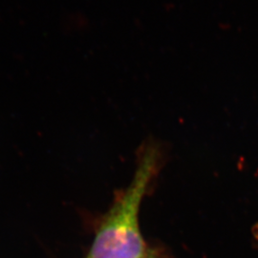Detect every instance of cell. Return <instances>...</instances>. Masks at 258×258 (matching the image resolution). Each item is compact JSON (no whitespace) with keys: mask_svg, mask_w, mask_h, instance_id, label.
Returning a JSON list of instances; mask_svg holds the SVG:
<instances>
[{"mask_svg":"<svg viewBox=\"0 0 258 258\" xmlns=\"http://www.w3.org/2000/svg\"><path fill=\"white\" fill-rule=\"evenodd\" d=\"M158 170V155L145 149L128 186L120 191L98 228L88 258H144L147 245L139 227V212Z\"/></svg>","mask_w":258,"mask_h":258,"instance_id":"obj_1","label":"cell"},{"mask_svg":"<svg viewBox=\"0 0 258 258\" xmlns=\"http://www.w3.org/2000/svg\"><path fill=\"white\" fill-rule=\"evenodd\" d=\"M252 233H253V236H254V238L258 242V224L253 228V230H252Z\"/></svg>","mask_w":258,"mask_h":258,"instance_id":"obj_2","label":"cell"}]
</instances>
